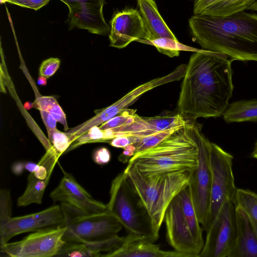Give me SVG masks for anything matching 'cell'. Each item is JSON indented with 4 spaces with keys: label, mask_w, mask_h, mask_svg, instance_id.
<instances>
[{
    "label": "cell",
    "mask_w": 257,
    "mask_h": 257,
    "mask_svg": "<svg viewBox=\"0 0 257 257\" xmlns=\"http://www.w3.org/2000/svg\"><path fill=\"white\" fill-rule=\"evenodd\" d=\"M221 53L200 49L191 56L183 77L178 112L186 120L223 114L232 95L231 62Z\"/></svg>",
    "instance_id": "1"
},
{
    "label": "cell",
    "mask_w": 257,
    "mask_h": 257,
    "mask_svg": "<svg viewBox=\"0 0 257 257\" xmlns=\"http://www.w3.org/2000/svg\"><path fill=\"white\" fill-rule=\"evenodd\" d=\"M192 35L203 49L226 55L233 60L257 62V14L245 11L224 16H192Z\"/></svg>",
    "instance_id": "2"
},
{
    "label": "cell",
    "mask_w": 257,
    "mask_h": 257,
    "mask_svg": "<svg viewBox=\"0 0 257 257\" xmlns=\"http://www.w3.org/2000/svg\"><path fill=\"white\" fill-rule=\"evenodd\" d=\"M201 125L195 120L177 128L157 145L138 153L128 164L144 174L179 171L193 172L197 167Z\"/></svg>",
    "instance_id": "3"
},
{
    "label": "cell",
    "mask_w": 257,
    "mask_h": 257,
    "mask_svg": "<svg viewBox=\"0 0 257 257\" xmlns=\"http://www.w3.org/2000/svg\"><path fill=\"white\" fill-rule=\"evenodd\" d=\"M126 177L159 232L166 210L174 198L188 185L191 173L179 171L144 174L134 165L124 169Z\"/></svg>",
    "instance_id": "4"
},
{
    "label": "cell",
    "mask_w": 257,
    "mask_h": 257,
    "mask_svg": "<svg viewBox=\"0 0 257 257\" xmlns=\"http://www.w3.org/2000/svg\"><path fill=\"white\" fill-rule=\"evenodd\" d=\"M106 204L127 233L142 236L154 242L159 236L140 198L128 181L124 170L112 181Z\"/></svg>",
    "instance_id": "5"
},
{
    "label": "cell",
    "mask_w": 257,
    "mask_h": 257,
    "mask_svg": "<svg viewBox=\"0 0 257 257\" xmlns=\"http://www.w3.org/2000/svg\"><path fill=\"white\" fill-rule=\"evenodd\" d=\"M66 229L63 236L66 242H93L118 235L123 227L117 217L107 210L87 213L65 203H61Z\"/></svg>",
    "instance_id": "6"
},
{
    "label": "cell",
    "mask_w": 257,
    "mask_h": 257,
    "mask_svg": "<svg viewBox=\"0 0 257 257\" xmlns=\"http://www.w3.org/2000/svg\"><path fill=\"white\" fill-rule=\"evenodd\" d=\"M233 156L217 145L211 143L210 166L212 173L210 204L203 229L207 232L223 204L235 202L237 188L232 171Z\"/></svg>",
    "instance_id": "7"
},
{
    "label": "cell",
    "mask_w": 257,
    "mask_h": 257,
    "mask_svg": "<svg viewBox=\"0 0 257 257\" xmlns=\"http://www.w3.org/2000/svg\"><path fill=\"white\" fill-rule=\"evenodd\" d=\"M66 226L34 231L23 239L0 246V252L11 257L56 256L65 241Z\"/></svg>",
    "instance_id": "8"
},
{
    "label": "cell",
    "mask_w": 257,
    "mask_h": 257,
    "mask_svg": "<svg viewBox=\"0 0 257 257\" xmlns=\"http://www.w3.org/2000/svg\"><path fill=\"white\" fill-rule=\"evenodd\" d=\"M235 206L231 201L223 204L206 232L199 257H228L236 240Z\"/></svg>",
    "instance_id": "9"
},
{
    "label": "cell",
    "mask_w": 257,
    "mask_h": 257,
    "mask_svg": "<svg viewBox=\"0 0 257 257\" xmlns=\"http://www.w3.org/2000/svg\"><path fill=\"white\" fill-rule=\"evenodd\" d=\"M211 144L203 135L199 145L198 165L192 172L188 184L199 221L203 227L206 221L210 204L212 179L210 160Z\"/></svg>",
    "instance_id": "10"
},
{
    "label": "cell",
    "mask_w": 257,
    "mask_h": 257,
    "mask_svg": "<svg viewBox=\"0 0 257 257\" xmlns=\"http://www.w3.org/2000/svg\"><path fill=\"white\" fill-rule=\"evenodd\" d=\"M65 226L61 205H54L41 211L12 217L0 224V246L23 233Z\"/></svg>",
    "instance_id": "11"
},
{
    "label": "cell",
    "mask_w": 257,
    "mask_h": 257,
    "mask_svg": "<svg viewBox=\"0 0 257 257\" xmlns=\"http://www.w3.org/2000/svg\"><path fill=\"white\" fill-rule=\"evenodd\" d=\"M164 221L167 241L174 250L186 257H199L203 247L193 236L176 196L168 206Z\"/></svg>",
    "instance_id": "12"
},
{
    "label": "cell",
    "mask_w": 257,
    "mask_h": 257,
    "mask_svg": "<svg viewBox=\"0 0 257 257\" xmlns=\"http://www.w3.org/2000/svg\"><path fill=\"white\" fill-rule=\"evenodd\" d=\"M60 1L69 9V29L77 28L100 35L109 33L110 28L103 14L105 0Z\"/></svg>",
    "instance_id": "13"
},
{
    "label": "cell",
    "mask_w": 257,
    "mask_h": 257,
    "mask_svg": "<svg viewBox=\"0 0 257 257\" xmlns=\"http://www.w3.org/2000/svg\"><path fill=\"white\" fill-rule=\"evenodd\" d=\"M188 120L185 119L177 112L151 117L139 116L136 112L132 121L120 127L106 130L113 138L118 137H131L142 138L159 132L180 127L185 124Z\"/></svg>",
    "instance_id": "14"
},
{
    "label": "cell",
    "mask_w": 257,
    "mask_h": 257,
    "mask_svg": "<svg viewBox=\"0 0 257 257\" xmlns=\"http://www.w3.org/2000/svg\"><path fill=\"white\" fill-rule=\"evenodd\" d=\"M110 46L121 49L133 41L145 40L146 30L139 11L126 8L115 13L110 21Z\"/></svg>",
    "instance_id": "15"
},
{
    "label": "cell",
    "mask_w": 257,
    "mask_h": 257,
    "mask_svg": "<svg viewBox=\"0 0 257 257\" xmlns=\"http://www.w3.org/2000/svg\"><path fill=\"white\" fill-rule=\"evenodd\" d=\"M54 202L73 206L87 213H98L107 210L106 204L94 199L70 174L64 172L58 185L50 193Z\"/></svg>",
    "instance_id": "16"
},
{
    "label": "cell",
    "mask_w": 257,
    "mask_h": 257,
    "mask_svg": "<svg viewBox=\"0 0 257 257\" xmlns=\"http://www.w3.org/2000/svg\"><path fill=\"white\" fill-rule=\"evenodd\" d=\"M103 257H186L176 250H164L146 238L127 233L121 244L110 252L102 254Z\"/></svg>",
    "instance_id": "17"
},
{
    "label": "cell",
    "mask_w": 257,
    "mask_h": 257,
    "mask_svg": "<svg viewBox=\"0 0 257 257\" xmlns=\"http://www.w3.org/2000/svg\"><path fill=\"white\" fill-rule=\"evenodd\" d=\"M236 236L228 257H257V234L246 212L235 205Z\"/></svg>",
    "instance_id": "18"
},
{
    "label": "cell",
    "mask_w": 257,
    "mask_h": 257,
    "mask_svg": "<svg viewBox=\"0 0 257 257\" xmlns=\"http://www.w3.org/2000/svg\"><path fill=\"white\" fill-rule=\"evenodd\" d=\"M137 3L146 30L143 40L151 41L161 38L177 40L159 13L154 0H137Z\"/></svg>",
    "instance_id": "19"
},
{
    "label": "cell",
    "mask_w": 257,
    "mask_h": 257,
    "mask_svg": "<svg viewBox=\"0 0 257 257\" xmlns=\"http://www.w3.org/2000/svg\"><path fill=\"white\" fill-rule=\"evenodd\" d=\"M123 237L117 235L102 240L84 242H66L56 256H101L118 248L122 243Z\"/></svg>",
    "instance_id": "20"
},
{
    "label": "cell",
    "mask_w": 257,
    "mask_h": 257,
    "mask_svg": "<svg viewBox=\"0 0 257 257\" xmlns=\"http://www.w3.org/2000/svg\"><path fill=\"white\" fill-rule=\"evenodd\" d=\"M222 115L227 123L257 121V99L241 100L229 104Z\"/></svg>",
    "instance_id": "21"
},
{
    "label": "cell",
    "mask_w": 257,
    "mask_h": 257,
    "mask_svg": "<svg viewBox=\"0 0 257 257\" xmlns=\"http://www.w3.org/2000/svg\"><path fill=\"white\" fill-rule=\"evenodd\" d=\"M176 197L193 236L197 243L203 248L204 241L202 236V229L192 202L188 185L181 190Z\"/></svg>",
    "instance_id": "22"
},
{
    "label": "cell",
    "mask_w": 257,
    "mask_h": 257,
    "mask_svg": "<svg viewBox=\"0 0 257 257\" xmlns=\"http://www.w3.org/2000/svg\"><path fill=\"white\" fill-rule=\"evenodd\" d=\"M50 179H42L30 173L25 191L17 200L18 206H26L31 204H40Z\"/></svg>",
    "instance_id": "23"
},
{
    "label": "cell",
    "mask_w": 257,
    "mask_h": 257,
    "mask_svg": "<svg viewBox=\"0 0 257 257\" xmlns=\"http://www.w3.org/2000/svg\"><path fill=\"white\" fill-rule=\"evenodd\" d=\"M257 0H218L201 14L224 16L247 10Z\"/></svg>",
    "instance_id": "24"
},
{
    "label": "cell",
    "mask_w": 257,
    "mask_h": 257,
    "mask_svg": "<svg viewBox=\"0 0 257 257\" xmlns=\"http://www.w3.org/2000/svg\"><path fill=\"white\" fill-rule=\"evenodd\" d=\"M234 203L246 212L257 234V194L248 190L237 189Z\"/></svg>",
    "instance_id": "25"
},
{
    "label": "cell",
    "mask_w": 257,
    "mask_h": 257,
    "mask_svg": "<svg viewBox=\"0 0 257 257\" xmlns=\"http://www.w3.org/2000/svg\"><path fill=\"white\" fill-rule=\"evenodd\" d=\"M140 42L155 46L158 51L170 57L178 56L180 51L196 52L200 49L190 47L180 43L178 40L168 38H161L151 41H140Z\"/></svg>",
    "instance_id": "26"
},
{
    "label": "cell",
    "mask_w": 257,
    "mask_h": 257,
    "mask_svg": "<svg viewBox=\"0 0 257 257\" xmlns=\"http://www.w3.org/2000/svg\"><path fill=\"white\" fill-rule=\"evenodd\" d=\"M33 106L39 110L48 112L57 121L64 126L66 131H68L65 114L53 97L41 96L38 98L33 103Z\"/></svg>",
    "instance_id": "27"
},
{
    "label": "cell",
    "mask_w": 257,
    "mask_h": 257,
    "mask_svg": "<svg viewBox=\"0 0 257 257\" xmlns=\"http://www.w3.org/2000/svg\"><path fill=\"white\" fill-rule=\"evenodd\" d=\"M47 132L50 144L59 158L63 153L68 150L73 143V140L69 134L60 132L57 128Z\"/></svg>",
    "instance_id": "28"
},
{
    "label": "cell",
    "mask_w": 257,
    "mask_h": 257,
    "mask_svg": "<svg viewBox=\"0 0 257 257\" xmlns=\"http://www.w3.org/2000/svg\"><path fill=\"white\" fill-rule=\"evenodd\" d=\"M178 127L159 132L142 138H136V142L132 144L136 148L135 155L157 145Z\"/></svg>",
    "instance_id": "29"
},
{
    "label": "cell",
    "mask_w": 257,
    "mask_h": 257,
    "mask_svg": "<svg viewBox=\"0 0 257 257\" xmlns=\"http://www.w3.org/2000/svg\"><path fill=\"white\" fill-rule=\"evenodd\" d=\"M99 142H105L104 133L98 126H94L90 128L86 133L76 138L67 151L86 143Z\"/></svg>",
    "instance_id": "30"
},
{
    "label": "cell",
    "mask_w": 257,
    "mask_h": 257,
    "mask_svg": "<svg viewBox=\"0 0 257 257\" xmlns=\"http://www.w3.org/2000/svg\"><path fill=\"white\" fill-rule=\"evenodd\" d=\"M12 202L9 190L0 191V224L12 217Z\"/></svg>",
    "instance_id": "31"
},
{
    "label": "cell",
    "mask_w": 257,
    "mask_h": 257,
    "mask_svg": "<svg viewBox=\"0 0 257 257\" xmlns=\"http://www.w3.org/2000/svg\"><path fill=\"white\" fill-rule=\"evenodd\" d=\"M60 64V60L57 58H50L43 61L39 68L40 76L49 78L55 74Z\"/></svg>",
    "instance_id": "32"
},
{
    "label": "cell",
    "mask_w": 257,
    "mask_h": 257,
    "mask_svg": "<svg viewBox=\"0 0 257 257\" xmlns=\"http://www.w3.org/2000/svg\"><path fill=\"white\" fill-rule=\"evenodd\" d=\"M50 0H5L12 4L34 10H38L49 3Z\"/></svg>",
    "instance_id": "33"
},
{
    "label": "cell",
    "mask_w": 257,
    "mask_h": 257,
    "mask_svg": "<svg viewBox=\"0 0 257 257\" xmlns=\"http://www.w3.org/2000/svg\"><path fill=\"white\" fill-rule=\"evenodd\" d=\"M92 159L98 165H105L109 163L111 160L110 152L105 147L98 148L94 151L92 155Z\"/></svg>",
    "instance_id": "34"
},
{
    "label": "cell",
    "mask_w": 257,
    "mask_h": 257,
    "mask_svg": "<svg viewBox=\"0 0 257 257\" xmlns=\"http://www.w3.org/2000/svg\"><path fill=\"white\" fill-rule=\"evenodd\" d=\"M218 0H196L194 2L193 12L195 15L201 14Z\"/></svg>",
    "instance_id": "35"
},
{
    "label": "cell",
    "mask_w": 257,
    "mask_h": 257,
    "mask_svg": "<svg viewBox=\"0 0 257 257\" xmlns=\"http://www.w3.org/2000/svg\"><path fill=\"white\" fill-rule=\"evenodd\" d=\"M40 112L47 131L56 128L57 121L50 113L45 110H40Z\"/></svg>",
    "instance_id": "36"
},
{
    "label": "cell",
    "mask_w": 257,
    "mask_h": 257,
    "mask_svg": "<svg viewBox=\"0 0 257 257\" xmlns=\"http://www.w3.org/2000/svg\"><path fill=\"white\" fill-rule=\"evenodd\" d=\"M132 143L131 137L124 136L115 137L109 142L110 145L112 147L123 149Z\"/></svg>",
    "instance_id": "37"
},
{
    "label": "cell",
    "mask_w": 257,
    "mask_h": 257,
    "mask_svg": "<svg viewBox=\"0 0 257 257\" xmlns=\"http://www.w3.org/2000/svg\"><path fill=\"white\" fill-rule=\"evenodd\" d=\"M123 149V151L118 157V160L123 163H126L135 155L136 148L133 144H130Z\"/></svg>",
    "instance_id": "38"
},
{
    "label": "cell",
    "mask_w": 257,
    "mask_h": 257,
    "mask_svg": "<svg viewBox=\"0 0 257 257\" xmlns=\"http://www.w3.org/2000/svg\"><path fill=\"white\" fill-rule=\"evenodd\" d=\"M11 169L14 174L17 175H20L25 170L24 163L21 162H16L13 164Z\"/></svg>",
    "instance_id": "39"
},
{
    "label": "cell",
    "mask_w": 257,
    "mask_h": 257,
    "mask_svg": "<svg viewBox=\"0 0 257 257\" xmlns=\"http://www.w3.org/2000/svg\"><path fill=\"white\" fill-rule=\"evenodd\" d=\"M46 78L43 76H40L38 79V84L40 85H45L47 83Z\"/></svg>",
    "instance_id": "40"
},
{
    "label": "cell",
    "mask_w": 257,
    "mask_h": 257,
    "mask_svg": "<svg viewBox=\"0 0 257 257\" xmlns=\"http://www.w3.org/2000/svg\"><path fill=\"white\" fill-rule=\"evenodd\" d=\"M251 156L253 158L257 159V142L254 145L253 150L251 154Z\"/></svg>",
    "instance_id": "41"
},
{
    "label": "cell",
    "mask_w": 257,
    "mask_h": 257,
    "mask_svg": "<svg viewBox=\"0 0 257 257\" xmlns=\"http://www.w3.org/2000/svg\"><path fill=\"white\" fill-rule=\"evenodd\" d=\"M247 10L252 11H257V1L252 4L248 9Z\"/></svg>",
    "instance_id": "42"
},
{
    "label": "cell",
    "mask_w": 257,
    "mask_h": 257,
    "mask_svg": "<svg viewBox=\"0 0 257 257\" xmlns=\"http://www.w3.org/2000/svg\"><path fill=\"white\" fill-rule=\"evenodd\" d=\"M192 1H194L195 2L196 0H192Z\"/></svg>",
    "instance_id": "43"
}]
</instances>
